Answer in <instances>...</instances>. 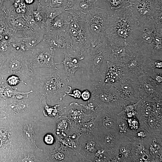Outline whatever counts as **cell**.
Here are the masks:
<instances>
[{
  "label": "cell",
  "instance_id": "d6a6232c",
  "mask_svg": "<svg viewBox=\"0 0 162 162\" xmlns=\"http://www.w3.org/2000/svg\"><path fill=\"white\" fill-rule=\"evenodd\" d=\"M91 96V93L88 90L84 91L81 93V97L82 99L84 100H89Z\"/></svg>",
  "mask_w": 162,
  "mask_h": 162
},
{
  "label": "cell",
  "instance_id": "8d00e7d4",
  "mask_svg": "<svg viewBox=\"0 0 162 162\" xmlns=\"http://www.w3.org/2000/svg\"><path fill=\"white\" fill-rule=\"evenodd\" d=\"M23 1L26 5L33 4L35 2V0H23Z\"/></svg>",
  "mask_w": 162,
  "mask_h": 162
},
{
  "label": "cell",
  "instance_id": "ac0fdd59",
  "mask_svg": "<svg viewBox=\"0 0 162 162\" xmlns=\"http://www.w3.org/2000/svg\"><path fill=\"white\" fill-rule=\"evenodd\" d=\"M64 54V60L61 62L56 63L57 64H62L64 65L63 71L68 77L73 78L76 72L85 65L82 60H80L75 51H67L63 52Z\"/></svg>",
  "mask_w": 162,
  "mask_h": 162
},
{
  "label": "cell",
  "instance_id": "836d02e7",
  "mask_svg": "<svg viewBox=\"0 0 162 162\" xmlns=\"http://www.w3.org/2000/svg\"><path fill=\"white\" fill-rule=\"evenodd\" d=\"M44 141L47 144H52L53 142L54 138L51 134H47L45 136Z\"/></svg>",
  "mask_w": 162,
  "mask_h": 162
},
{
  "label": "cell",
  "instance_id": "e0dca14e",
  "mask_svg": "<svg viewBox=\"0 0 162 162\" xmlns=\"http://www.w3.org/2000/svg\"><path fill=\"white\" fill-rule=\"evenodd\" d=\"M152 74H146L137 79V83L140 88L142 98L159 97L162 96V85L157 82Z\"/></svg>",
  "mask_w": 162,
  "mask_h": 162
},
{
  "label": "cell",
  "instance_id": "83f0119b",
  "mask_svg": "<svg viewBox=\"0 0 162 162\" xmlns=\"http://www.w3.org/2000/svg\"><path fill=\"white\" fill-rule=\"evenodd\" d=\"M48 21L50 22L51 20L58 16L64 12L65 9L63 7L52 8L46 5H43Z\"/></svg>",
  "mask_w": 162,
  "mask_h": 162
},
{
  "label": "cell",
  "instance_id": "f35d334b",
  "mask_svg": "<svg viewBox=\"0 0 162 162\" xmlns=\"http://www.w3.org/2000/svg\"><path fill=\"white\" fill-rule=\"evenodd\" d=\"M70 2L73 5V6L75 3L76 1L77 0H69Z\"/></svg>",
  "mask_w": 162,
  "mask_h": 162
},
{
  "label": "cell",
  "instance_id": "8fae6325",
  "mask_svg": "<svg viewBox=\"0 0 162 162\" xmlns=\"http://www.w3.org/2000/svg\"><path fill=\"white\" fill-rule=\"evenodd\" d=\"M44 29L35 30L30 28L17 31L13 34L10 42L24 52L31 50L43 41L46 31Z\"/></svg>",
  "mask_w": 162,
  "mask_h": 162
},
{
  "label": "cell",
  "instance_id": "5b68a950",
  "mask_svg": "<svg viewBox=\"0 0 162 162\" xmlns=\"http://www.w3.org/2000/svg\"><path fill=\"white\" fill-rule=\"evenodd\" d=\"M111 50L106 40L92 45L87 55L82 60L89 78L95 83H104Z\"/></svg>",
  "mask_w": 162,
  "mask_h": 162
},
{
  "label": "cell",
  "instance_id": "4dcf8cb0",
  "mask_svg": "<svg viewBox=\"0 0 162 162\" xmlns=\"http://www.w3.org/2000/svg\"><path fill=\"white\" fill-rule=\"evenodd\" d=\"M5 81L8 85L12 87L17 86L20 82H22L25 85V82L19 76L14 74L8 76Z\"/></svg>",
  "mask_w": 162,
  "mask_h": 162
},
{
  "label": "cell",
  "instance_id": "74e56055",
  "mask_svg": "<svg viewBox=\"0 0 162 162\" xmlns=\"http://www.w3.org/2000/svg\"><path fill=\"white\" fill-rule=\"evenodd\" d=\"M120 151V152L123 154H126L127 153V150L126 148L124 147L121 148Z\"/></svg>",
  "mask_w": 162,
  "mask_h": 162
},
{
  "label": "cell",
  "instance_id": "30bf717a",
  "mask_svg": "<svg viewBox=\"0 0 162 162\" xmlns=\"http://www.w3.org/2000/svg\"><path fill=\"white\" fill-rule=\"evenodd\" d=\"M89 100L111 109L118 104L122 106L125 102L114 86L104 83L94 86Z\"/></svg>",
  "mask_w": 162,
  "mask_h": 162
},
{
  "label": "cell",
  "instance_id": "d4e9b609",
  "mask_svg": "<svg viewBox=\"0 0 162 162\" xmlns=\"http://www.w3.org/2000/svg\"><path fill=\"white\" fill-rule=\"evenodd\" d=\"M23 18L30 28L35 30L42 29L36 22L34 16L33 4L27 5Z\"/></svg>",
  "mask_w": 162,
  "mask_h": 162
},
{
  "label": "cell",
  "instance_id": "3957f363",
  "mask_svg": "<svg viewBox=\"0 0 162 162\" xmlns=\"http://www.w3.org/2000/svg\"><path fill=\"white\" fill-rule=\"evenodd\" d=\"M68 77L64 72H56L44 75L34 74L28 86L37 95L41 101H50L61 93L69 94L71 90L68 85Z\"/></svg>",
  "mask_w": 162,
  "mask_h": 162
},
{
  "label": "cell",
  "instance_id": "484cf974",
  "mask_svg": "<svg viewBox=\"0 0 162 162\" xmlns=\"http://www.w3.org/2000/svg\"><path fill=\"white\" fill-rule=\"evenodd\" d=\"M66 24L64 21V17L62 13L53 19L51 21L48 29L49 30H57L64 29Z\"/></svg>",
  "mask_w": 162,
  "mask_h": 162
},
{
  "label": "cell",
  "instance_id": "52a82bcc",
  "mask_svg": "<svg viewBox=\"0 0 162 162\" xmlns=\"http://www.w3.org/2000/svg\"><path fill=\"white\" fill-rule=\"evenodd\" d=\"M138 20V25L132 45L142 53L151 57L152 55V43L157 29L151 17H144Z\"/></svg>",
  "mask_w": 162,
  "mask_h": 162
},
{
  "label": "cell",
  "instance_id": "60d3db41",
  "mask_svg": "<svg viewBox=\"0 0 162 162\" xmlns=\"http://www.w3.org/2000/svg\"><path fill=\"white\" fill-rule=\"evenodd\" d=\"M38 1H40V0H35V2Z\"/></svg>",
  "mask_w": 162,
  "mask_h": 162
},
{
  "label": "cell",
  "instance_id": "ba28073f",
  "mask_svg": "<svg viewBox=\"0 0 162 162\" xmlns=\"http://www.w3.org/2000/svg\"><path fill=\"white\" fill-rule=\"evenodd\" d=\"M110 17L107 9L96 6L85 14L92 44H96L106 40L105 31Z\"/></svg>",
  "mask_w": 162,
  "mask_h": 162
},
{
  "label": "cell",
  "instance_id": "44dd1931",
  "mask_svg": "<svg viewBox=\"0 0 162 162\" xmlns=\"http://www.w3.org/2000/svg\"><path fill=\"white\" fill-rule=\"evenodd\" d=\"M109 46L111 50L109 61L119 64L122 65L127 62L135 50L132 46Z\"/></svg>",
  "mask_w": 162,
  "mask_h": 162
},
{
  "label": "cell",
  "instance_id": "d6986e66",
  "mask_svg": "<svg viewBox=\"0 0 162 162\" xmlns=\"http://www.w3.org/2000/svg\"><path fill=\"white\" fill-rule=\"evenodd\" d=\"M129 3L133 14L137 20L146 17H152L158 9L151 0H129Z\"/></svg>",
  "mask_w": 162,
  "mask_h": 162
},
{
  "label": "cell",
  "instance_id": "2e32d148",
  "mask_svg": "<svg viewBox=\"0 0 162 162\" xmlns=\"http://www.w3.org/2000/svg\"><path fill=\"white\" fill-rule=\"evenodd\" d=\"M116 88L120 96L126 103L137 100L141 97L137 82L123 78L113 85Z\"/></svg>",
  "mask_w": 162,
  "mask_h": 162
},
{
  "label": "cell",
  "instance_id": "4fadbf2b",
  "mask_svg": "<svg viewBox=\"0 0 162 162\" xmlns=\"http://www.w3.org/2000/svg\"><path fill=\"white\" fill-rule=\"evenodd\" d=\"M28 98L18 99L13 97L4 100V104L1 107L2 112L7 118L16 121L32 114V101Z\"/></svg>",
  "mask_w": 162,
  "mask_h": 162
},
{
  "label": "cell",
  "instance_id": "9c48e42d",
  "mask_svg": "<svg viewBox=\"0 0 162 162\" xmlns=\"http://www.w3.org/2000/svg\"><path fill=\"white\" fill-rule=\"evenodd\" d=\"M150 57L135 49L128 60L122 65L124 77L136 81L140 76L154 72L148 67Z\"/></svg>",
  "mask_w": 162,
  "mask_h": 162
},
{
  "label": "cell",
  "instance_id": "7a4b0ae2",
  "mask_svg": "<svg viewBox=\"0 0 162 162\" xmlns=\"http://www.w3.org/2000/svg\"><path fill=\"white\" fill-rule=\"evenodd\" d=\"M63 14L66 29L72 40L74 50L79 59L82 60L87 54L92 43L85 14L74 9L66 10Z\"/></svg>",
  "mask_w": 162,
  "mask_h": 162
},
{
  "label": "cell",
  "instance_id": "5bb4252c",
  "mask_svg": "<svg viewBox=\"0 0 162 162\" xmlns=\"http://www.w3.org/2000/svg\"><path fill=\"white\" fill-rule=\"evenodd\" d=\"M32 55L28 61L30 70L33 72L34 69L46 67L58 70L56 67V63L54 60L56 49L50 46L40 48H34L31 50Z\"/></svg>",
  "mask_w": 162,
  "mask_h": 162
},
{
  "label": "cell",
  "instance_id": "603a6c76",
  "mask_svg": "<svg viewBox=\"0 0 162 162\" xmlns=\"http://www.w3.org/2000/svg\"><path fill=\"white\" fill-rule=\"evenodd\" d=\"M98 0H77L71 9L80 11L86 14L95 7Z\"/></svg>",
  "mask_w": 162,
  "mask_h": 162
},
{
  "label": "cell",
  "instance_id": "7402d4cb",
  "mask_svg": "<svg viewBox=\"0 0 162 162\" xmlns=\"http://www.w3.org/2000/svg\"><path fill=\"white\" fill-rule=\"evenodd\" d=\"M46 152L39 148L21 147L16 162H47Z\"/></svg>",
  "mask_w": 162,
  "mask_h": 162
},
{
  "label": "cell",
  "instance_id": "4316f807",
  "mask_svg": "<svg viewBox=\"0 0 162 162\" xmlns=\"http://www.w3.org/2000/svg\"><path fill=\"white\" fill-rule=\"evenodd\" d=\"M46 6L52 8H65V10L70 9L73 6L69 0H45Z\"/></svg>",
  "mask_w": 162,
  "mask_h": 162
},
{
  "label": "cell",
  "instance_id": "6da1fadb",
  "mask_svg": "<svg viewBox=\"0 0 162 162\" xmlns=\"http://www.w3.org/2000/svg\"><path fill=\"white\" fill-rule=\"evenodd\" d=\"M138 25V20L129 4L115 10L110 17L105 31L107 44L120 46L132 45Z\"/></svg>",
  "mask_w": 162,
  "mask_h": 162
},
{
  "label": "cell",
  "instance_id": "e575fe53",
  "mask_svg": "<svg viewBox=\"0 0 162 162\" xmlns=\"http://www.w3.org/2000/svg\"><path fill=\"white\" fill-rule=\"evenodd\" d=\"M154 7L158 9H162V0H151Z\"/></svg>",
  "mask_w": 162,
  "mask_h": 162
},
{
  "label": "cell",
  "instance_id": "9a60e30c",
  "mask_svg": "<svg viewBox=\"0 0 162 162\" xmlns=\"http://www.w3.org/2000/svg\"><path fill=\"white\" fill-rule=\"evenodd\" d=\"M43 41L62 53L75 51L72 40L66 27L62 30L46 31Z\"/></svg>",
  "mask_w": 162,
  "mask_h": 162
},
{
  "label": "cell",
  "instance_id": "8992f818",
  "mask_svg": "<svg viewBox=\"0 0 162 162\" xmlns=\"http://www.w3.org/2000/svg\"><path fill=\"white\" fill-rule=\"evenodd\" d=\"M1 73L3 78L7 75H16L28 86L34 74L29 70L24 52L18 47L7 56L2 64Z\"/></svg>",
  "mask_w": 162,
  "mask_h": 162
},
{
  "label": "cell",
  "instance_id": "7c38bea8",
  "mask_svg": "<svg viewBox=\"0 0 162 162\" xmlns=\"http://www.w3.org/2000/svg\"><path fill=\"white\" fill-rule=\"evenodd\" d=\"M20 129L21 147L32 149L38 148L36 145L38 126V122L32 114L28 115L17 120Z\"/></svg>",
  "mask_w": 162,
  "mask_h": 162
},
{
  "label": "cell",
  "instance_id": "277c9868",
  "mask_svg": "<svg viewBox=\"0 0 162 162\" xmlns=\"http://www.w3.org/2000/svg\"><path fill=\"white\" fill-rule=\"evenodd\" d=\"M22 141L20 125L16 120L0 118V162H16Z\"/></svg>",
  "mask_w": 162,
  "mask_h": 162
},
{
  "label": "cell",
  "instance_id": "f1b7e54d",
  "mask_svg": "<svg viewBox=\"0 0 162 162\" xmlns=\"http://www.w3.org/2000/svg\"><path fill=\"white\" fill-rule=\"evenodd\" d=\"M162 9L157 10L154 13L152 18L154 22L156 28L162 31Z\"/></svg>",
  "mask_w": 162,
  "mask_h": 162
},
{
  "label": "cell",
  "instance_id": "ffe728a7",
  "mask_svg": "<svg viewBox=\"0 0 162 162\" xmlns=\"http://www.w3.org/2000/svg\"><path fill=\"white\" fill-rule=\"evenodd\" d=\"M77 143L82 155L88 160H91L97 150L98 144L95 136L92 134L82 135L79 138Z\"/></svg>",
  "mask_w": 162,
  "mask_h": 162
},
{
  "label": "cell",
  "instance_id": "1f68e13d",
  "mask_svg": "<svg viewBox=\"0 0 162 162\" xmlns=\"http://www.w3.org/2000/svg\"><path fill=\"white\" fill-rule=\"evenodd\" d=\"M73 93L70 94H64L63 95V97H64L66 95H70L73 97L74 98H79L81 96V91L78 89H75L73 90Z\"/></svg>",
  "mask_w": 162,
  "mask_h": 162
},
{
  "label": "cell",
  "instance_id": "ab89813d",
  "mask_svg": "<svg viewBox=\"0 0 162 162\" xmlns=\"http://www.w3.org/2000/svg\"><path fill=\"white\" fill-rule=\"evenodd\" d=\"M2 112V110H1V107H0V115H1V113Z\"/></svg>",
  "mask_w": 162,
  "mask_h": 162
},
{
  "label": "cell",
  "instance_id": "f546056e",
  "mask_svg": "<svg viewBox=\"0 0 162 162\" xmlns=\"http://www.w3.org/2000/svg\"><path fill=\"white\" fill-rule=\"evenodd\" d=\"M112 10H116L129 3V0H105Z\"/></svg>",
  "mask_w": 162,
  "mask_h": 162
},
{
  "label": "cell",
  "instance_id": "cb8c5ba5",
  "mask_svg": "<svg viewBox=\"0 0 162 162\" xmlns=\"http://www.w3.org/2000/svg\"><path fill=\"white\" fill-rule=\"evenodd\" d=\"M22 92L18 91L17 88L14 89L5 81L2 82L0 85V98H2L4 100L14 97L17 94Z\"/></svg>",
  "mask_w": 162,
  "mask_h": 162
},
{
  "label": "cell",
  "instance_id": "d590c367",
  "mask_svg": "<svg viewBox=\"0 0 162 162\" xmlns=\"http://www.w3.org/2000/svg\"><path fill=\"white\" fill-rule=\"evenodd\" d=\"M7 56L0 54V80L3 78L1 73V69L3 63Z\"/></svg>",
  "mask_w": 162,
  "mask_h": 162
}]
</instances>
